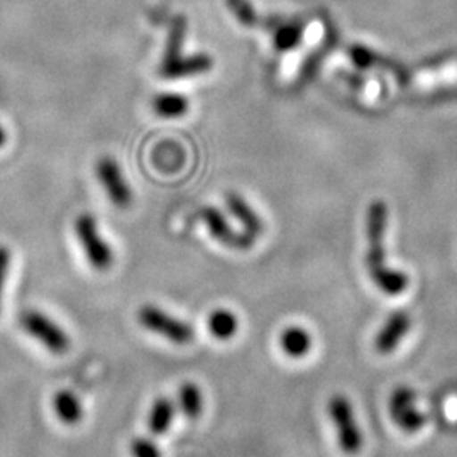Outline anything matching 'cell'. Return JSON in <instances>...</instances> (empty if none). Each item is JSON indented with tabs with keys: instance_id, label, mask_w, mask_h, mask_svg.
I'll use <instances>...</instances> for the list:
<instances>
[{
	"instance_id": "cell-1",
	"label": "cell",
	"mask_w": 457,
	"mask_h": 457,
	"mask_svg": "<svg viewBox=\"0 0 457 457\" xmlns=\"http://www.w3.org/2000/svg\"><path fill=\"white\" fill-rule=\"evenodd\" d=\"M386 224H388L386 204L381 200L373 202L368 209V219H366L368 253L364 262L376 287L388 296H398L409 288L410 278L403 271L392 270L386 266V253H385Z\"/></svg>"
},
{
	"instance_id": "cell-2",
	"label": "cell",
	"mask_w": 457,
	"mask_h": 457,
	"mask_svg": "<svg viewBox=\"0 0 457 457\" xmlns=\"http://www.w3.org/2000/svg\"><path fill=\"white\" fill-rule=\"evenodd\" d=\"M187 34L185 17H175L166 39L163 58L160 65V75L168 80H179L196 77L212 70L213 62L207 54H192L183 56V41Z\"/></svg>"
},
{
	"instance_id": "cell-3",
	"label": "cell",
	"mask_w": 457,
	"mask_h": 457,
	"mask_svg": "<svg viewBox=\"0 0 457 457\" xmlns=\"http://www.w3.org/2000/svg\"><path fill=\"white\" fill-rule=\"evenodd\" d=\"M75 236L96 271L111 270L114 264V251L112 245L102 237L97 219L92 213L83 212L75 219Z\"/></svg>"
},
{
	"instance_id": "cell-4",
	"label": "cell",
	"mask_w": 457,
	"mask_h": 457,
	"mask_svg": "<svg viewBox=\"0 0 457 457\" xmlns=\"http://www.w3.org/2000/svg\"><path fill=\"white\" fill-rule=\"evenodd\" d=\"M328 415L344 454L356 456L362 447V434L351 402L344 395H332L328 400Z\"/></svg>"
},
{
	"instance_id": "cell-5",
	"label": "cell",
	"mask_w": 457,
	"mask_h": 457,
	"mask_svg": "<svg viewBox=\"0 0 457 457\" xmlns=\"http://www.w3.org/2000/svg\"><path fill=\"white\" fill-rule=\"evenodd\" d=\"M19 324L28 336L43 344L53 354H65L71 345L70 336L65 330L43 312H24L19 319Z\"/></svg>"
},
{
	"instance_id": "cell-6",
	"label": "cell",
	"mask_w": 457,
	"mask_h": 457,
	"mask_svg": "<svg viewBox=\"0 0 457 457\" xmlns=\"http://www.w3.org/2000/svg\"><path fill=\"white\" fill-rule=\"evenodd\" d=\"M137 320L149 332L162 336L170 343L188 344L194 341L195 330L180 319L170 315L168 312L162 311L154 305H145L137 312Z\"/></svg>"
},
{
	"instance_id": "cell-7",
	"label": "cell",
	"mask_w": 457,
	"mask_h": 457,
	"mask_svg": "<svg viewBox=\"0 0 457 457\" xmlns=\"http://www.w3.org/2000/svg\"><path fill=\"white\" fill-rule=\"evenodd\" d=\"M388 411L396 427L407 434L420 432L427 422L424 411L417 409V395L410 386H398L393 390Z\"/></svg>"
},
{
	"instance_id": "cell-8",
	"label": "cell",
	"mask_w": 457,
	"mask_h": 457,
	"mask_svg": "<svg viewBox=\"0 0 457 457\" xmlns=\"http://www.w3.org/2000/svg\"><path fill=\"white\" fill-rule=\"evenodd\" d=\"M98 181L109 200L117 207H128L132 202V192L129 183L124 177L122 168L111 156H104L96 166Z\"/></svg>"
},
{
	"instance_id": "cell-9",
	"label": "cell",
	"mask_w": 457,
	"mask_h": 457,
	"mask_svg": "<svg viewBox=\"0 0 457 457\" xmlns=\"http://www.w3.org/2000/svg\"><path fill=\"white\" fill-rule=\"evenodd\" d=\"M200 219L204 220V224L209 228L211 236L215 241H219L220 245H228L232 249H239V251H245L251 245H254V237L249 236L247 232H236L234 228L228 226L226 217L222 215L220 211L213 209V207H205L200 212Z\"/></svg>"
},
{
	"instance_id": "cell-10",
	"label": "cell",
	"mask_w": 457,
	"mask_h": 457,
	"mask_svg": "<svg viewBox=\"0 0 457 457\" xmlns=\"http://www.w3.org/2000/svg\"><path fill=\"white\" fill-rule=\"evenodd\" d=\"M411 327V319L407 312H393L386 319L385 326L378 330L375 337L376 353L379 354H392L396 351L398 344L409 334Z\"/></svg>"
},
{
	"instance_id": "cell-11",
	"label": "cell",
	"mask_w": 457,
	"mask_h": 457,
	"mask_svg": "<svg viewBox=\"0 0 457 457\" xmlns=\"http://www.w3.org/2000/svg\"><path fill=\"white\" fill-rule=\"evenodd\" d=\"M226 202H228V212L241 222L245 232L256 239L264 230L262 217L254 212V209L245 202L243 196L237 194H228Z\"/></svg>"
},
{
	"instance_id": "cell-12",
	"label": "cell",
	"mask_w": 457,
	"mask_h": 457,
	"mask_svg": "<svg viewBox=\"0 0 457 457\" xmlns=\"http://www.w3.org/2000/svg\"><path fill=\"white\" fill-rule=\"evenodd\" d=\"M279 347L290 358H303L311 353L312 336L303 327H287L279 334Z\"/></svg>"
},
{
	"instance_id": "cell-13",
	"label": "cell",
	"mask_w": 457,
	"mask_h": 457,
	"mask_svg": "<svg viewBox=\"0 0 457 457\" xmlns=\"http://www.w3.org/2000/svg\"><path fill=\"white\" fill-rule=\"evenodd\" d=\"M53 409L56 417L66 425H77L83 419L82 402L70 390H60L53 396Z\"/></svg>"
},
{
	"instance_id": "cell-14",
	"label": "cell",
	"mask_w": 457,
	"mask_h": 457,
	"mask_svg": "<svg viewBox=\"0 0 457 457\" xmlns=\"http://www.w3.org/2000/svg\"><path fill=\"white\" fill-rule=\"evenodd\" d=\"M173 417H175V405L170 398H158L151 411H149V417H147V428L154 434V436H163L173 422Z\"/></svg>"
},
{
	"instance_id": "cell-15",
	"label": "cell",
	"mask_w": 457,
	"mask_h": 457,
	"mask_svg": "<svg viewBox=\"0 0 457 457\" xmlns=\"http://www.w3.org/2000/svg\"><path fill=\"white\" fill-rule=\"evenodd\" d=\"M239 320L234 312L228 309H217L209 315V330L212 337L219 341H228L237 334Z\"/></svg>"
},
{
	"instance_id": "cell-16",
	"label": "cell",
	"mask_w": 457,
	"mask_h": 457,
	"mask_svg": "<svg viewBox=\"0 0 457 457\" xmlns=\"http://www.w3.org/2000/svg\"><path fill=\"white\" fill-rule=\"evenodd\" d=\"M188 100L180 94H160L153 100L154 112L164 119H177L188 112Z\"/></svg>"
},
{
	"instance_id": "cell-17",
	"label": "cell",
	"mask_w": 457,
	"mask_h": 457,
	"mask_svg": "<svg viewBox=\"0 0 457 457\" xmlns=\"http://www.w3.org/2000/svg\"><path fill=\"white\" fill-rule=\"evenodd\" d=\"M179 400H180L181 411L187 419L195 420L200 417L204 409V398L195 383H183L179 393Z\"/></svg>"
},
{
	"instance_id": "cell-18",
	"label": "cell",
	"mask_w": 457,
	"mask_h": 457,
	"mask_svg": "<svg viewBox=\"0 0 457 457\" xmlns=\"http://www.w3.org/2000/svg\"><path fill=\"white\" fill-rule=\"evenodd\" d=\"M303 37V24L288 22L281 24L275 33V46L278 51H290L296 48Z\"/></svg>"
},
{
	"instance_id": "cell-19",
	"label": "cell",
	"mask_w": 457,
	"mask_h": 457,
	"mask_svg": "<svg viewBox=\"0 0 457 457\" xmlns=\"http://www.w3.org/2000/svg\"><path fill=\"white\" fill-rule=\"evenodd\" d=\"M228 5L232 14L237 17V21L245 28H254L260 24V17L249 0H228Z\"/></svg>"
},
{
	"instance_id": "cell-20",
	"label": "cell",
	"mask_w": 457,
	"mask_h": 457,
	"mask_svg": "<svg viewBox=\"0 0 457 457\" xmlns=\"http://www.w3.org/2000/svg\"><path fill=\"white\" fill-rule=\"evenodd\" d=\"M330 43L328 41H324L320 46H319V49L313 53V54H311L307 60H305V63H303V66H302V70H300V83L303 85V83L309 82L311 80L312 77H313V73L317 71V68L320 66V62H322V58L326 56L327 53L330 51Z\"/></svg>"
},
{
	"instance_id": "cell-21",
	"label": "cell",
	"mask_w": 457,
	"mask_h": 457,
	"mask_svg": "<svg viewBox=\"0 0 457 457\" xmlns=\"http://www.w3.org/2000/svg\"><path fill=\"white\" fill-rule=\"evenodd\" d=\"M132 457H162L158 445L146 437H137L131 442Z\"/></svg>"
},
{
	"instance_id": "cell-22",
	"label": "cell",
	"mask_w": 457,
	"mask_h": 457,
	"mask_svg": "<svg viewBox=\"0 0 457 457\" xmlns=\"http://www.w3.org/2000/svg\"><path fill=\"white\" fill-rule=\"evenodd\" d=\"M349 54L354 60V63L361 66V68H371L376 63V56L370 49L354 46V48L349 51Z\"/></svg>"
},
{
	"instance_id": "cell-23",
	"label": "cell",
	"mask_w": 457,
	"mask_h": 457,
	"mask_svg": "<svg viewBox=\"0 0 457 457\" xmlns=\"http://www.w3.org/2000/svg\"><path fill=\"white\" fill-rule=\"evenodd\" d=\"M9 266H11V251L7 245H0V305H2V296H4V287L7 281Z\"/></svg>"
},
{
	"instance_id": "cell-24",
	"label": "cell",
	"mask_w": 457,
	"mask_h": 457,
	"mask_svg": "<svg viewBox=\"0 0 457 457\" xmlns=\"http://www.w3.org/2000/svg\"><path fill=\"white\" fill-rule=\"evenodd\" d=\"M5 143H7V132L4 129V126L0 124V147L5 146Z\"/></svg>"
}]
</instances>
